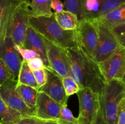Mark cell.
I'll use <instances>...</instances> for the list:
<instances>
[{"instance_id": "d4e9b609", "label": "cell", "mask_w": 125, "mask_h": 124, "mask_svg": "<svg viewBox=\"0 0 125 124\" xmlns=\"http://www.w3.org/2000/svg\"><path fill=\"white\" fill-rule=\"evenodd\" d=\"M62 81L65 92L68 97L74 94H77L80 89L79 85L71 76H67L62 78Z\"/></svg>"}, {"instance_id": "30bf717a", "label": "cell", "mask_w": 125, "mask_h": 124, "mask_svg": "<svg viewBox=\"0 0 125 124\" xmlns=\"http://www.w3.org/2000/svg\"><path fill=\"white\" fill-rule=\"evenodd\" d=\"M17 80L10 79L0 86V96L8 106L20 113L23 117L34 116V110L26 105L15 90Z\"/></svg>"}, {"instance_id": "1f68e13d", "label": "cell", "mask_w": 125, "mask_h": 124, "mask_svg": "<svg viewBox=\"0 0 125 124\" xmlns=\"http://www.w3.org/2000/svg\"><path fill=\"white\" fill-rule=\"evenodd\" d=\"M43 120L35 116H26L22 117L15 124H40Z\"/></svg>"}, {"instance_id": "3957f363", "label": "cell", "mask_w": 125, "mask_h": 124, "mask_svg": "<svg viewBox=\"0 0 125 124\" xmlns=\"http://www.w3.org/2000/svg\"><path fill=\"white\" fill-rule=\"evenodd\" d=\"M125 98V80L114 79L105 83L100 102L107 124H114L117 121L118 106Z\"/></svg>"}, {"instance_id": "cb8c5ba5", "label": "cell", "mask_w": 125, "mask_h": 124, "mask_svg": "<svg viewBox=\"0 0 125 124\" xmlns=\"http://www.w3.org/2000/svg\"><path fill=\"white\" fill-rule=\"evenodd\" d=\"M100 2L99 0H85L84 4L85 19H95L98 12Z\"/></svg>"}, {"instance_id": "7402d4cb", "label": "cell", "mask_w": 125, "mask_h": 124, "mask_svg": "<svg viewBox=\"0 0 125 124\" xmlns=\"http://www.w3.org/2000/svg\"><path fill=\"white\" fill-rule=\"evenodd\" d=\"M100 5L96 18L101 17L109 11L125 4V0H99Z\"/></svg>"}, {"instance_id": "4fadbf2b", "label": "cell", "mask_w": 125, "mask_h": 124, "mask_svg": "<svg viewBox=\"0 0 125 124\" xmlns=\"http://www.w3.org/2000/svg\"><path fill=\"white\" fill-rule=\"evenodd\" d=\"M46 69L47 80L46 83L39 89V91L43 92L62 105L67 106L68 97L65 92L62 78L51 69L49 68H46Z\"/></svg>"}, {"instance_id": "2e32d148", "label": "cell", "mask_w": 125, "mask_h": 124, "mask_svg": "<svg viewBox=\"0 0 125 124\" xmlns=\"http://www.w3.org/2000/svg\"><path fill=\"white\" fill-rule=\"evenodd\" d=\"M54 13L56 21L63 30H73L78 27L79 20L74 13L64 10L59 13Z\"/></svg>"}, {"instance_id": "e575fe53", "label": "cell", "mask_w": 125, "mask_h": 124, "mask_svg": "<svg viewBox=\"0 0 125 124\" xmlns=\"http://www.w3.org/2000/svg\"><path fill=\"white\" fill-rule=\"evenodd\" d=\"M20 1L21 0H0V15L5 9L10 6L12 4Z\"/></svg>"}, {"instance_id": "d6986e66", "label": "cell", "mask_w": 125, "mask_h": 124, "mask_svg": "<svg viewBox=\"0 0 125 124\" xmlns=\"http://www.w3.org/2000/svg\"><path fill=\"white\" fill-rule=\"evenodd\" d=\"M52 0H32L29 4L31 16L50 17L52 14L51 4Z\"/></svg>"}, {"instance_id": "8d00e7d4", "label": "cell", "mask_w": 125, "mask_h": 124, "mask_svg": "<svg viewBox=\"0 0 125 124\" xmlns=\"http://www.w3.org/2000/svg\"><path fill=\"white\" fill-rule=\"evenodd\" d=\"M114 124H117V121H116V122H115V123H114Z\"/></svg>"}, {"instance_id": "4dcf8cb0", "label": "cell", "mask_w": 125, "mask_h": 124, "mask_svg": "<svg viewBox=\"0 0 125 124\" xmlns=\"http://www.w3.org/2000/svg\"><path fill=\"white\" fill-rule=\"evenodd\" d=\"M27 63H28L29 68L32 71L37 70V69H40L45 68L43 62L40 57H35V58H32L31 60L27 62Z\"/></svg>"}, {"instance_id": "484cf974", "label": "cell", "mask_w": 125, "mask_h": 124, "mask_svg": "<svg viewBox=\"0 0 125 124\" xmlns=\"http://www.w3.org/2000/svg\"><path fill=\"white\" fill-rule=\"evenodd\" d=\"M14 48L17 51V52L19 53L20 57H22V58H23L22 60L26 61V62H28V61L31 60L35 57H40L39 55L33 50L23 48V47H20L17 44L14 45Z\"/></svg>"}, {"instance_id": "9a60e30c", "label": "cell", "mask_w": 125, "mask_h": 124, "mask_svg": "<svg viewBox=\"0 0 125 124\" xmlns=\"http://www.w3.org/2000/svg\"><path fill=\"white\" fill-rule=\"evenodd\" d=\"M96 19L110 29L125 23V4L109 11Z\"/></svg>"}, {"instance_id": "ba28073f", "label": "cell", "mask_w": 125, "mask_h": 124, "mask_svg": "<svg viewBox=\"0 0 125 124\" xmlns=\"http://www.w3.org/2000/svg\"><path fill=\"white\" fill-rule=\"evenodd\" d=\"M105 83L114 79L125 80V47H122L103 62L98 63Z\"/></svg>"}, {"instance_id": "e0dca14e", "label": "cell", "mask_w": 125, "mask_h": 124, "mask_svg": "<svg viewBox=\"0 0 125 124\" xmlns=\"http://www.w3.org/2000/svg\"><path fill=\"white\" fill-rule=\"evenodd\" d=\"M15 90L26 105L34 110L39 90L27 85L18 83L16 85Z\"/></svg>"}, {"instance_id": "f546056e", "label": "cell", "mask_w": 125, "mask_h": 124, "mask_svg": "<svg viewBox=\"0 0 125 124\" xmlns=\"http://www.w3.org/2000/svg\"><path fill=\"white\" fill-rule=\"evenodd\" d=\"M117 122L118 124H125V98L121 101L118 106Z\"/></svg>"}, {"instance_id": "d6a6232c", "label": "cell", "mask_w": 125, "mask_h": 124, "mask_svg": "<svg viewBox=\"0 0 125 124\" xmlns=\"http://www.w3.org/2000/svg\"><path fill=\"white\" fill-rule=\"evenodd\" d=\"M92 124H107V122L105 119L104 115L102 105H101V102H100V108L98 111L97 114H96Z\"/></svg>"}, {"instance_id": "ffe728a7", "label": "cell", "mask_w": 125, "mask_h": 124, "mask_svg": "<svg viewBox=\"0 0 125 124\" xmlns=\"http://www.w3.org/2000/svg\"><path fill=\"white\" fill-rule=\"evenodd\" d=\"M17 80V83L27 85L38 89L32 71L29 68L26 61L22 60Z\"/></svg>"}, {"instance_id": "5bb4252c", "label": "cell", "mask_w": 125, "mask_h": 124, "mask_svg": "<svg viewBox=\"0 0 125 124\" xmlns=\"http://www.w3.org/2000/svg\"><path fill=\"white\" fill-rule=\"evenodd\" d=\"M23 48L33 50L38 53L43 62L45 68H49V64L46 56V47L43 37L34 30L29 25L26 32L25 40Z\"/></svg>"}, {"instance_id": "9c48e42d", "label": "cell", "mask_w": 125, "mask_h": 124, "mask_svg": "<svg viewBox=\"0 0 125 124\" xmlns=\"http://www.w3.org/2000/svg\"><path fill=\"white\" fill-rule=\"evenodd\" d=\"M43 40L46 47L49 69L55 72L61 78L70 76L69 61L64 49L53 44L44 38Z\"/></svg>"}, {"instance_id": "f1b7e54d", "label": "cell", "mask_w": 125, "mask_h": 124, "mask_svg": "<svg viewBox=\"0 0 125 124\" xmlns=\"http://www.w3.org/2000/svg\"><path fill=\"white\" fill-rule=\"evenodd\" d=\"M10 79H12L10 72L3 62L0 59V86Z\"/></svg>"}, {"instance_id": "836d02e7", "label": "cell", "mask_w": 125, "mask_h": 124, "mask_svg": "<svg viewBox=\"0 0 125 124\" xmlns=\"http://www.w3.org/2000/svg\"><path fill=\"white\" fill-rule=\"evenodd\" d=\"M51 8L56 13H59L63 10L64 4L62 3L61 0H52Z\"/></svg>"}, {"instance_id": "8fae6325", "label": "cell", "mask_w": 125, "mask_h": 124, "mask_svg": "<svg viewBox=\"0 0 125 124\" xmlns=\"http://www.w3.org/2000/svg\"><path fill=\"white\" fill-rule=\"evenodd\" d=\"M14 45L11 35L6 36L0 44V59L9 69L12 79L17 80L22 59L15 49Z\"/></svg>"}, {"instance_id": "7a4b0ae2", "label": "cell", "mask_w": 125, "mask_h": 124, "mask_svg": "<svg viewBox=\"0 0 125 124\" xmlns=\"http://www.w3.org/2000/svg\"><path fill=\"white\" fill-rule=\"evenodd\" d=\"M28 24L39 35L56 46L62 49L78 47L75 30H63L55 19L54 13L50 17H32Z\"/></svg>"}, {"instance_id": "44dd1931", "label": "cell", "mask_w": 125, "mask_h": 124, "mask_svg": "<svg viewBox=\"0 0 125 124\" xmlns=\"http://www.w3.org/2000/svg\"><path fill=\"white\" fill-rule=\"evenodd\" d=\"M85 0H65L64 7L78 17V20L85 19V13L84 4Z\"/></svg>"}, {"instance_id": "d590c367", "label": "cell", "mask_w": 125, "mask_h": 124, "mask_svg": "<svg viewBox=\"0 0 125 124\" xmlns=\"http://www.w3.org/2000/svg\"><path fill=\"white\" fill-rule=\"evenodd\" d=\"M40 124H59L56 120H43L42 122Z\"/></svg>"}, {"instance_id": "6da1fadb", "label": "cell", "mask_w": 125, "mask_h": 124, "mask_svg": "<svg viewBox=\"0 0 125 124\" xmlns=\"http://www.w3.org/2000/svg\"><path fill=\"white\" fill-rule=\"evenodd\" d=\"M64 50L69 61L70 76L80 89L88 88L101 96L106 83L98 63L79 47Z\"/></svg>"}, {"instance_id": "277c9868", "label": "cell", "mask_w": 125, "mask_h": 124, "mask_svg": "<svg viewBox=\"0 0 125 124\" xmlns=\"http://www.w3.org/2000/svg\"><path fill=\"white\" fill-rule=\"evenodd\" d=\"M76 94L79 104L78 124H92L100 108V94L88 88H81Z\"/></svg>"}, {"instance_id": "603a6c76", "label": "cell", "mask_w": 125, "mask_h": 124, "mask_svg": "<svg viewBox=\"0 0 125 124\" xmlns=\"http://www.w3.org/2000/svg\"><path fill=\"white\" fill-rule=\"evenodd\" d=\"M56 121L59 124H79L78 119L74 117L67 106H61V111Z\"/></svg>"}, {"instance_id": "8992f818", "label": "cell", "mask_w": 125, "mask_h": 124, "mask_svg": "<svg viewBox=\"0 0 125 124\" xmlns=\"http://www.w3.org/2000/svg\"><path fill=\"white\" fill-rule=\"evenodd\" d=\"M75 31L79 48L94 60L98 40V30L95 21L94 19L79 21Z\"/></svg>"}, {"instance_id": "7c38bea8", "label": "cell", "mask_w": 125, "mask_h": 124, "mask_svg": "<svg viewBox=\"0 0 125 124\" xmlns=\"http://www.w3.org/2000/svg\"><path fill=\"white\" fill-rule=\"evenodd\" d=\"M60 103L44 93L39 91L34 108V116L44 120H56L61 111Z\"/></svg>"}, {"instance_id": "52a82bcc", "label": "cell", "mask_w": 125, "mask_h": 124, "mask_svg": "<svg viewBox=\"0 0 125 124\" xmlns=\"http://www.w3.org/2000/svg\"><path fill=\"white\" fill-rule=\"evenodd\" d=\"M30 1L21 0L17 4L13 12L11 25V37L15 44L23 47L25 40L26 32L31 16Z\"/></svg>"}, {"instance_id": "83f0119b", "label": "cell", "mask_w": 125, "mask_h": 124, "mask_svg": "<svg viewBox=\"0 0 125 124\" xmlns=\"http://www.w3.org/2000/svg\"><path fill=\"white\" fill-rule=\"evenodd\" d=\"M111 30L120 44L125 47V23L117 26Z\"/></svg>"}, {"instance_id": "74e56055", "label": "cell", "mask_w": 125, "mask_h": 124, "mask_svg": "<svg viewBox=\"0 0 125 124\" xmlns=\"http://www.w3.org/2000/svg\"><path fill=\"white\" fill-rule=\"evenodd\" d=\"M0 124H2V122H1V121H0Z\"/></svg>"}, {"instance_id": "5b68a950", "label": "cell", "mask_w": 125, "mask_h": 124, "mask_svg": "<svg viewBox=\"0 0 125 124\" xmlns=\"http://www.w3.org/2000/svg\"><path fill=\"white\" fill-rule=\"evenodd\" d=\"M94 20L96 23L98 30L97 45L94 60L97 63H100L120 49L125 47L120 44L109 28L96 19Z\"/></svg>"}, {"instance_id": "ac0fdd59", "label": "cell", "mask_w": 125, "mask_h": 124, "mask_svg": "<svg viewBox=\"0 0 125 124\" xmlns=\"http://www.w3.org/2000/svg\"><path fill=\"white\" fill-rule=\"evenodd\" d=\"M22 117L20 112L7 105L0 96V121L2 124H15Z\"/></svg>"}, {"instance_id": "4316f807", "label": "cell", "mask_w": 125, "mask_h": 124, "mask_svg": "<svg viewBox=\"0 0 125 124\" xmlns=\"http://www.w3.org/2000/svg\"><path fill=\"white\" fill-rule=\"evenodd\" d=\"M32 72L34 74L39 90V88H40L46 83L48 78L47 69L46 68H44L42 69L32 71Z\"/></svg>"}]
</instances>
